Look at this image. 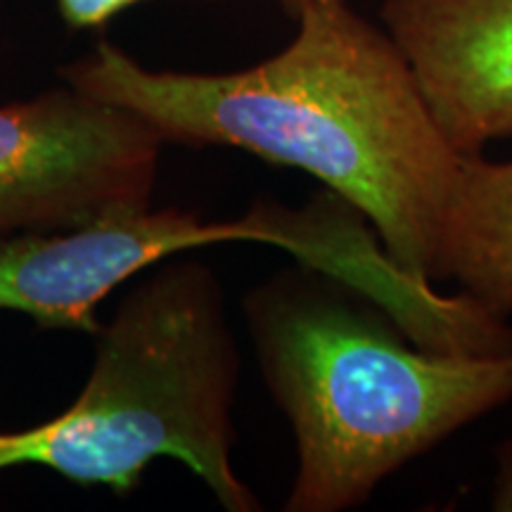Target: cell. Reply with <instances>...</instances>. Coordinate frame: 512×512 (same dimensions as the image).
Listing matches in <instances>:
<instances>
[{
  "instance_id": "52a82bcc",
  "label": "cell",
  "mask_w": 512,
  "mask_h": 512,
  "mask_svg": "<svg viewBox=\"0 0 512 512\" xmlns=\"http://www.w3.org/2000/svg\"><path fill=\"white\" fill-rule=\"evenodd\" d=\"M437 280L498 318L512 316V159L463 157L441 238Z\"/></svg>"
},
{
  "instance_id": "9c48e42d",
  "label": "cell",
  "mask_w": 512,
  "mask_h": 512,
  "mask_svg": "<svg viewBox=\"0 0 512 512\" xmlns=\"http://www.w3.org/2000/svg\"><path fill=\"white\" fill-rule=\"evenodd\" d=\"M275 3L280 5V10H283L287 17L294 19V17H297L299 8H302V3H304V0H275Z\"/></svg>"
},
{
  "instance_id": "8992f818",
  "label": "cell",
  "mask_w": 512,
  "mask_h": 512,
  "mask_svg": "<svg viewBox=\"0 0 512 512\" xmlns=\"http://www.w3.org/2000/svg\"><path fill=\"white\" fill-rule=\"evenodd\" d=\"M380 19L458 155L512 136V0H384Z\"/></svg>"
},
{
  "instance_id": "6da1fadb",
  "label": "cell",
  "mask_w": 512,
  "mask_h": 512,
  "mask_svg": "<svg viewBox=\"0 0 512 512\" xmlns=\"http://www.w3.org/2000/svg\"><path fill=\"white\" fill-rule=\"evenodd\" d=\"M297 34L228 74L152 72L100 41L64 83L150 124L166 143L228 145L311 174L361 211L415 283L437 280L460 162L392 36L354 0H304Z\"/></svg>"
},
{
  "instance_id": "5b68a950",
  "label": "cell",
  "mask_w": 512,
  "mask_h": 512,
  "mask_svg": "<svg viewBox=\"0 0 512 512\" xmlns=\"http://www.w3.org/2000/svg\"><path fill=\"white\" fill-rule=\"evenodd\" d=\"M290 214L256 202L230 223H204L192 211L143 209L79 228L34 230L0 240V311L29 316L43 330L98 335V306L121 283L159 261L219 242H268L297 254Z\"/></svg>"
},
{
  "instance_id": "277c9868",
  "label": "cell",
  "mask_w": 512,
  "mask_h": 512,
  "mask_svg": "<svg viewBox=\"0 0 512 512\" xmlns=\"http://www.w3.org/2000/svg\"><path fill=\"white\" fill-rule=\"evenodd\" d=\"M164 140L64 83L0 107V240L150 209Z\"/></svg>"
},
{
  "instance_id": "3957f363",
  "label": "cell",
  "mask_w": 512,
  "mask_h": 512,
  "mask_svg": "<svg viewBox=\"0 0 512 512\" xmlns=\"http://www.w3.org/2000/svg\"><path fill=\"white\" fill-rule=\"evenodd\" d=\"M240 351L219 278L200 261L157 268L95 335L79 399L53 420L0 432V470L43 465L117 496L147 465L176 458L228 512L261 503L233 467Z\"/></svg>"
},
{
  "instance_id": "ba28073f",
  "label": "cell",
  "mask_w": 512,
  "mask_h": 512,
  "mask_svg": "<svg viewBox=\"0 0 512 512\" xmlns=\"http://www.w3.org/2000/svg\"><path fill=\"white\" fill-rule=\"evenodd\" d=\"M147 0H57L60 17L69 29H98L112 17Z\"/></svg>"
},
{
  "instance_id": "7a4b0ae2",
  "label": "cell",
  "mask_w": 512,
  "mask_h": 512,
  "mask_svg": "<svg viewBox=\"0 0 512 512\" xmlns=\"http://www.w3.org/2000/svg\"><path fill=\"white\" fill-rule=\"evenodd\" d=\"M242 306L297 441L287 512L358 508L403 465L512 401V354L420 347L373 294L323 268L273 273Z\"/></svg>"
}]
</instances>
